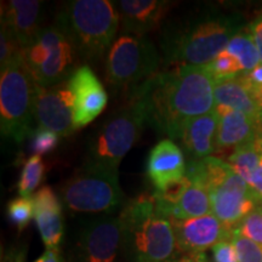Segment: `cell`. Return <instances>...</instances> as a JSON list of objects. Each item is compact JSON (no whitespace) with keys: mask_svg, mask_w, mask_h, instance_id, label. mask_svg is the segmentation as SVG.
Returning a JSON list of instances; mask_svg holds the SVG:
<instances>
[{"mask_svg":"<svg viewBox=\"0 0 262 262\" xmlns=\"http://www.w3.org/2000/svg\"><path fill=\"white\" fill-rule=\"evenodd\" d=\"M215 80L206 66H178L160 72L131 93L146 123L169 140L181 139L188 120L215 108Z\"/></svg>","mask_w":262,"mask_h":262,"instance_id":"cell-1","label":"cell"},{"mask_svg":"<svg viewBox=\"0 0 262 262\" xmlns=\"http://www.w3.org/2000/svg\"><path fill=\"white\" fill-rule=\"evenodd\" d=\"M243 29L239 16L195 15L173 21L163 28L160 48L166 63L206 66L226 51Z\"/></svg>","mask_w":262,"mask_h":262,"instance_id":"cell-2","label":"cell"},{"mask_svg":"<svg viewBox=\"0 0 262 262\" xmlns=\"http://www.w3.org/2000/svg\"><path fill=\"white\" fill-rule=\"evenodd\" d=\"M119 220L123 251L131 262H170L178 255L172 222L153 193L125 203Z\"/></svg>","mask_w":262,"mask_h":262,"instance_id":"cell-3","label":"cell"},{"mask_svg":"<svg viewBox=\"0 0 262 262\" xmlns=\"http://www.w3.org/2000/svg\"><path fill=\"white\" fill-rule=\"evenodd\" d=\"M55 26L88 61L108 54L119 27V14L108 0H73L62 6Z\"/></svg>","mask_w":262,"mask_h":262,"instance_id":"cell-4","label":"cell"},{"mask_svg":"<svg viewBox=\"0 0 262 262\" xmlns=\"http://www.w3.org/2000/svg\"><path fill=\"white\" fill-rule=\"evenodd\" d=\"M185 176L208 189L212 214L232 229L261 204L249 183L227 162L215 157L187 162Z\"/></svg>","mask_w":262,"mask_h":262,"instance_id":"cell-5","label":"cell"},{"mask_svg":"<svg viewBox=\"0 0 262 262\" xmlns=\"http://www.w3.org/2000/svg\"><path fill=\"white\" fill-rule=\"evenodd\" d=\"M62 201L71 210L111 214L125 205L118 171L85 162L61 188Z\"/></svg>","mask_w":262,"mask_h":262,"instance_id":"cell-6","label":"cell"},{"mask_svg":"<svg viewBox=\"0 0 262 262\" xmlns=\"http://www.w3.org/2000/svg\"><path fill=\"white\" fill-rule=\"evenodd\" d=\"M160 56L146 35L124 34L107 54L106 80L116 90L133 93L157 74Z\"/></svg>","mask_w":262,"mask_h":262,"instance_id":"cell-7","label":"cell"},{"mask_svg":"<svg viewBox=\"0 0 262 262\" xmlns=\"http://www.w3.org/2000/svg\"><path fill=\"white\" fill-rule=\"evenodd\" d=\"M34 88L24 63L11 66L0 75V130L2 136L21 143L32 135Z\"/></svg>","mask_w":262,"mask_h":262,"instance_id":"cell-8","label":"cell"},{"mask_svg":"<svg viewBox=\"0 0 262 262\" xmlns=\"http://www.w3.org/2000/svg\"><path fill=\"white\" fill-rule=\"evenodd\" d=\"M145 123L140 104L131 98L129 103L108 118L93 136L86 160L118 171L120 162L139 140Z\"/></svg>","mask_w":262,"mask_h":262,"instance_id":"cell-9","label":"cell"},{"mask_svg":"<svg viewBox=\"0 0 262 262\" xmlns=\"http://www.w3.org/2000/svg\"><path fill=\"white\" fill-rule=\"evenodd\" d=\"M73 48L56 26L42 29L24 54V64L39 86H55L73 74Z\"/></svg>","mask_w":262,"mask_h":262,"instance_id":"cell-10","label":"cell"},{"mask_svg":"<svg viewBox=\"0 0 262 262\" xmlns=\"http://www.w3.org/2000/svg\"><path fill=\"white\" fill-rule=\"evenodd\" d=\"M123 250L119 217L96 216L85 220L78 232L73 262H116Z\"/></svg>","mask_w":262,"mask_h":262,"instance_id":"cell-11","label":"cell"},{"mask_svg":"<svg viewBox=\"0 0 262 262\" xmlns=\"http://www.w3.org/2000/svg\"><path fill=\"white\" fill-rule=\"evenodd\" d=\"M34 120L38 127L50 130L58 136H68L77 129L74 123V95L68 80L42 88H34Z\"/></svg>","mask_w":262,"mask_h":262,"instance_id":"cell-12","label":"cell"},{"mask_svg":"<svg viewBox=\"0 0 262 262\" xmlns=\"http://www.w3.org/2000/svg\"><path fill=\"white\" fill-rule=\"evenodd\" d=\"M178 251L185 255L203 254L222 241H231L233 229L214 214L187 220H171Z\"/></svg>","mask_w":262,"mask_h":262,"instance_id":"cell-13","label":"cell"},{"mask_svg":"<svg viewBox=\"0 0 262 262\" xmlns=\"http://www.w3.org/2000/svg\"><path fill=\"white\" fill-rule=\"evenodd\" d=\"M74 95V123L80 129L102 113L107 104V94L102 83L89 66H81L68 79Z\"/></svg>","mask_w":262,"mask_h":262,"instance_id":"cell-14","label":"cell"},{"mask_svg":"<svg viewBox=\"0 0 262 262\" xmlns=\"http://www.w3.org/2000/svg\"><path fill=\"white\" fill-rule=\"evenodd\" d=\"M41 2L11 0L2 6V22L17 39L24 54L37 41L42 32Z\"/></svg>","mask_w":262,"mask_h":262,"instance_id":"cell-15","label":"cell"},{"mask_svg":"<svg viewBox=\"0 0 262 262\" xmlns=\"http://www.w3.org/2000/svg\"><path fill=\"white\" fill-rule=\"evenodd\" d=\"M125 34L146 35L162 24L171 6L163 0H122L116 3Z\"/></svg>","mask_w":262,"mask_h":262,"instance_id":"cell-16","label":"cell"},{"mask_svg":"<svg viewBox=\"0 0 262 262\" xmlns=\"http://www.w3.org/2000/svg\"><path fill=\"white\" fill-rule=\"evenodd\" d=\"M219 122L220 119L215 110L188 120L180 139L187 162H196L210 157L216 148Z\"/></svg>","mask_w":262,"mask_h":262,"instance_id":"cell-17","label":"cell"},{"mask_svg":"<svg viewBox=\"0 0 262 262\" xmlns=\"http://www.w3.org/2000/svg\"><path fill=\"white\" fill-rule=\"evenodd\" d=\"M185 173V156L172 140H163L153 147L147 160V175L156 189L182 179Z\"/></svg>","mask_w":262,"mask_h":262,"instance_id":"cell-18","label":"cell"},{"mask_svg":"<svg viewBox=\"0 0 262 262\" xmlns=\"http://www.w3.org/2000/svg\"><path fill=\"white\" fill-rule=\"evenodd\" d=\"M34 220L47 249H58L63 237V220L60 199L48 186L32 196Z\"/></svg>","mask_w":262,"mask_h":262,"instance_id":"cell-19","label":"cell"},{"mask_svg":"<svg viewBox=\"0 0 262 262\" xmlns=\"http://www.w3.org/2000/svg\"><path fill=\"white\" fill-rule=\"evenodd\" d=\"M215 112L219 114V129L216 147L229 148L238 147L262 133V125L255 123L244 113L232 108L215 104Z\"/></svg>","mask_w":262,"mask_h":262,"instance_id":"cell-20","label":"cell"},{"mask_svg":"<svg viewBox=\"0 0 262 262\" xmlns=\"http://www.w3.org/2000/svg\"><path fill=\"white\" fill-rule=\"evenodd\" d=\"M215 104L244 113L255 123L262 125L261 111L251 90L241 77L215 84Z\"/></svg>","mask_w":262,"mask_h":262,"instance_id":"cell-21","label":"cell"},{"mask_svg":"<svg viewBox=\"0 0 262 262\" xmlns=\"http://www.w3.org/2000/svg\"><path fill=\"white\" fill-rule=\"evenodd\" d=\"M212 214L210 193L201 183L191 182L187 191L173 206L170 220H187Z\"/></svg>","mask_w":262,"mask_h":262,"instance_id":"cell-22","label":"cell"},{"mask_svg":"<svg viewBox=\"0 0 262 262\" xmlns=\"http://www.w3.org/2000/svg\"><path fill=\"white\" fill-rule=\"evenodd\" d=\"M262 157V133L243 145L235 147L228 157V164L245 181H250Z\"/></svg>","mask_w":262,"mask_h":262,"instance_id":"cell-23","label":"cell"},{"mask_svg":"<svg viewBox=\"0 0 262 262\" xmlns=\"http://www.w3.org/2000/svg\"><path fill=\"white\" fill-rule=\"evenodd\" d=\"M226 51L237 58L243 68V73L253 71L258 63H261L260 54L249 29H242L234 38H232Z\"/></svg>","mask_w":262,"mask_h":262,"instance_id":"cell-24","label":"cell"},{"mask_svg":"<svg viewBox=\"0 0 262 262\" xmlns=\"http://www.w3.org/2000/svg\"><path fill=\"white\" fill-rule=\"evenodd\" d=\"M24 63V50L18 44L17 39L14 37L5 24L2 22L0 29V68L2 71L11 66Z\"/></svg>","mask_w":262,"mask_h":262,"instance_id":"cell-25","label":"cell"},{"mask_svg":"<svg viewBox=\"0 0 262 262\" xmlns=\"http://www.w3.org/2000/svg\"><path fill=\"white\" fill-rule=\"evenodd\" d=\"M44 175V164L40 156L34 155L25 163L17 183V189L21 196H29L41 182Z\"/></svg>","mask_w":262,"mask_h":262,"instance_id":"cell-26","label":"cell"},{"mask_svg":"<svg viewBox=\"0 0 262 262\" xmlns=\"http://www.w3.org/2000/svg\"><path fill=\"white\" fill-rule=\"evenodd\" d=\"M209 72L214 78L215 84L220 83V81L234 79L238 78L239 75L243 74V68L239 63L237 58L228 54L227 51L221 52L214 61L206 64Z\"/></svg>","mask_w":262,"mask_h":262,"instance_id":"cell-27","label":"cell"},{"mask_svg":"<svg viewBox=\"0 0 262 262\" xmlns=\"http://www.w3.org/2000/svg\"><path fill=\"white\" fill-rule=\"evenodd\" d=\"M8 216L18 229H24L34 217L32 196H18L8 204Z\"/></svg>","mask_w":262,"mask_h":262,"instance_id":"cell-28","label":"cell"},{"mask_svg":"<svg viewBox=\"0 0 262 262\" xmlns=\"http://www.w3.org/2000/svg\"><path fill=\"white\" fill-rule=\"evenodd\" d=\"M237 253L238 262H262V244L233 231L231 238Z\"/></svg>","mask_w":262,"mask_h":262,"instance_id":"cell-29","label":"cell"},{"mask_svg":"<svg viewBox=\"0 0 262 262\" xmlns=\"http://www.w3.org/2000/svg\"><path fill=\"white\" fill-rule=\"evenodd\" d=\"M233 231L244 235L251 241L262 244V203L258 204L250 214H248Z\"/></svg>","mask_w":262,"mask_h":262,"instance_id":"cell-30","label":"cell"},{"mask_svg":"<svg viewBox=\"0 0 262 262\" xmlns=\"http://www.w3.org/2000/svg\"><path fill=\"white\" fill-rule=\"evenodd\" d=\"M58 143V135L50 130L37 127L32 133V149L37 155H45L56 148Z\"/></svg>","mask_w":262,"mask_h":262,"instance_id":"cell-31","label":"cell"},{"mask_svg":"<svg viewBox=\"0 0 262 262\" xmlns=\"http://www.w3.org/2000/svg\"><path fill=\"white\" fill-rule=\"evenodd\" d=\"M215 262H238L237 253L231 241H222L211 248Z\"/></svg>","mask_w":262,"mask_h":262,"instance_id":"cell-32","label":"cell"},{"mask_svg":"<svg viewBox=\"0 0 262 262\" xmlns=\"http://www.w3.org/2000/svg\"><path fill=\"white\" fill-rule=\"evenodd\" d=\"M249 32H250L251 37L254 39L255 45H256L258 54H260L261 63H262V14L258 15L256 18L249 25Z\"/></svg>","mask_w":262,"mask_h":262,"instance_id":"cell-33","label":"cell"},{"mask_svg":"<svg viewBox=\"0 0 262 262\" xmlns=\"http://www.w3.org/2000/svg\"><path fill=\"white\" fill-rule=\"evenodd\" d=\"M239 77L248 85L249 88H261L262 86V63H258L253 71L248 73L241 74Z\"/></svg>","mask_w":262,"mask_h":262,"instance_id":"cell-34","label":"cell"},{"mask_svg":"<svg viewBox=\"0 0 262 262\" xmlns=\"http://www.w3.org/2000/svg\"><path fill=\"white\" fill-rule=\"evenodd\" d=\"M249 186H250L255 195L257 196V199L262 203V157L260 159V163H258L256 170L251 176L250 181L248 182Z\"/></svg>","mask_w":262,"mask_h":262,"instance_id":"cell-35","label":"cell"},{"mask_svg":"<svg viewBox=\"0 0 262 262\" xmlns=\"http://www.w3.org/2000/svg\"><path fill=\"white\" fill-rule=\"evenodd\" d=\"M35 262H63V260L58 249H47V251Z\"/></svg>","mask_w":262,"mask_h":262,"instance_id":"cell-36","label":"cell"},{"mask_svg":"<svg viewBox=\"0 0 262 262\" xmlns=\"http://www.w3.org/2000/svg\"><path fill=\"white\" fill-rule=\"evenodd\" d=\"M205 255L203 254H196V255H185V256L178 258L173 262H205Z\"/></svg>","mask_w":262,"mask_h":262,"instance_id":"cell-37","label":"cell"},{"mask_svg":"<svg viewBox=\"0 0 262 262\" xmlns=\"http://www.w3.org/2000/svg\"><path fill=\"white\" fill-rule=\"evenodd\" d=\"M4 262H25V251L24 250H14L11 251Z\"/></svg>","mask_w":262,"mask_h":262,"instance_id":"cell-38","label":"cell"},{"mask_svg":"<svg viewBox=\"0 0 262 262\" xmlns=\"http://www.w3.org/2000/svg\"><path fill=\"white\" fill-rule=\"evenodd\" d=\"M249 89H250L251 93H253L255 101H256L257 106H258V108H260L261 116H262V86L261 88H249Z\"/></svg>","mask_w":262,"mask_h":262,"instance_id":"cell-39","label":"cell"},{"mask_svg":"<svg viewBox=\"0 0 262 262\" xmlns=\"http://www.w3.org/2000/svg\"><path fill=\"white\" fill-rule=\"evenodd\" d=\"M205 262H206V261H205Z\"/></svg>","mask_w":262,"mask_h":262,"instance_id":"cell-40","label":"cell"}]
</instances>
